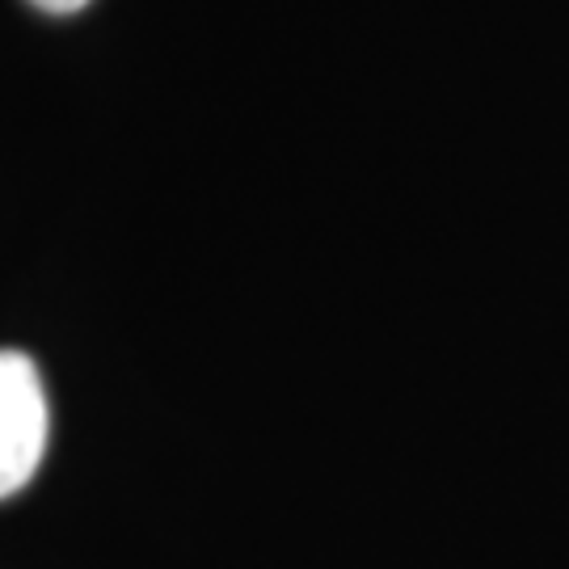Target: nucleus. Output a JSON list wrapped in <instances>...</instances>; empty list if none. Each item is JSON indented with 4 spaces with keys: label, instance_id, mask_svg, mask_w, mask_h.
Segmentation results:
<instances>
[{
    "label": "nucleus",
    "instance_id": "obj_1",
    "mask_svg": "<svg viewBox=\"0 0 569 569\" xmlns=\"http://www.w3.org/2000/svg\"><path fill=\"white\" fill-rule=\"evenodd\" d=\"M47 392L30 355L0 350V498L30 486L47 451Z\"/></svg>",
    "mask_w": 569,
    "mask_h": 569
},
{
    "label": "nucleus",
    "instance_id": "obj_2",
    "mask_svg": "<svg viewBox=\"0 0 569 569\" xmlns=\"http://www.w3.org/2000/svg\"><path fill=\"white\" fill-rule=\"evenodd\" d=\"M30 4H39V9H47V13H77V9H84L89 0H30Z\"/></svg>",
    "mask_w": 569,
    "mask_h": 569
}]
</instances>
